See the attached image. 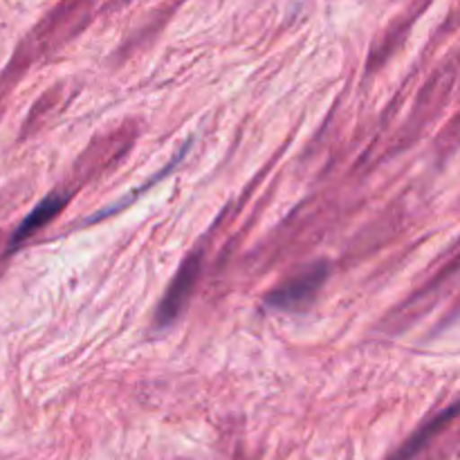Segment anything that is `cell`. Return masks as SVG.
<instances>
[{
    "instance_id": "obj_1",
    "label": "cell",
    "mask_w": 460,
    "mask_h": 460,
    "mask_svg": "<svg viewBox=\"0 0 460 460\" xmlns=\"http://www.w3.org/2000/svg\"><path fill=\"white\" fill-rule=\"evenodd\" d=\"M328 279V263H314L265 296V305L277 313H301L314 304Z\"/></svg>"
},
{
    "instance_id": "obj_2",
    "label": "cell",
    "mask_w": 460,
    "mask_h": 460,
    "mask_svg": "<svg viewBox=\"0 0 460 460\" xmlns=\"http://www.w3.org/2000/svg\"><path fill=\"white\" fill-rule=\"evenodd\" d=\"M198 274H200V254H193L191 259L184 261V265L180 268V272L175 274L173 283L169 286V290L164 292V299L160 301V308H157V326L166 328L180 317V313L184 310V305L189 304L193 295V288H196Z\"/></svg>"
},
{
    "instance_id": "obj_3",
    "label": "cell",
    "mask_w": 460,
    "mask_h": 460,
    "mask_svg": "<svg viewBox=\"0 0 460 460\" xmlns=\"http://www.w3.org/2000/svg\"><path fill=\"white\" fill-rule=\"evenodd\" d=\"M66 205H67V196H61V193H49V196L45 198V200H40L39 205L30 211V216H27V218L18 225V229L13 232L12 241H9V247H12V250H16L22 241H27L30 236H34L39 229H43L45 225L49 223V220L57 218Z\"/></svg>"
},
{
    "instance_id": "obj_4",
    "label": "cell",
    "mask_w": 460,
    "mask_h": 460,
    "mask_svg": "<svg viewBox=\"0 0 460 460\" xmlns=\"http://www.w3.org/2000/svg\"><path fill=\"white\" fill-rule=\"evenodd\" d=\"M458 411H460V404H454V407H449L447 411H443L440 416H436L429 425H425L416 436H411V438L404 443V447H400V452L391 456V460H411L422 447H425L427 443H429L431 438H434L436 434H438L440 429H443L445 425H447L449 420H452L454 416H456Z\"/></svg>"
}]
</instances>
